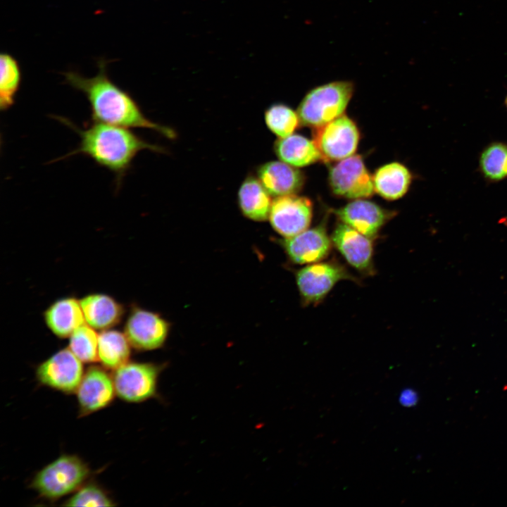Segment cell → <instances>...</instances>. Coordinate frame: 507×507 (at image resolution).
Returning a JSON list of instances; mask_svg holds the SVG:
<instances>
[{"instance_id": "obj_12", "label": "cell", "mask_w": 507, "mask_h": 507, "mask_svg": "<svg viewBox=\"0 0 507 507\" xmlns=\"http://www.w3.org/2000/svg\"><path fill=\"white\" fill-rule=\"evenodd\" d=\"M289 259L296 264H311L330 253L331 241L324 225L306 230L280 241Z\"/></svg>"}, {"instance_id": "obj_9", "label": "cell", "mask_w": 507, "mask_h": 507, "mask_svg": "<svg viewBox=\"0 0 507 507\" xmlns=\"http://www.w3.org/2000/svg\"><path fill=\"white\" fill-rule=\"evenodd\" d=\"M329 183L334 194L347 199L370 197L375 191L373 177L359 155H352L332 166Z\"/></svg>"}, {"instance_id": "obj_24", "label": "cell", "mask_w": 507, "mask_h": 507, "mask_svg": "<svg viewBox=\"0 0 507 507\" xmlns=\"http://www.w3.org/2000/svg\"><path fill=\"white\" fill-rule=\"evenodd\" d=\"M87 323L77 327L69 337L68 348L82 362L98 361L99 334Z\"/></svg>"}, {"instance_id": "obj_16", "label": "cell", "mask_w": 507, "mask_h": 507, "mask_svg": "<svg viewBox=\"0 0 507 507\" xmlns=\"http://www.w3.org/2000/svg\"><path fill=\"white\" fill-rule=\"evenodd\" d=\"M257 177L270 195L296 194L303 187L304 176L296 167L282 161H272L257 168Z\"/></svg>"}, {"instance_id": "obj_10", "label": "cell", "mask_w": 507, "mask_h": 507, "mask_svg": "<svg viewBox=\"0 0 507 507\" xmlns=\"http://www.w3.org/2000/svg\"><path fill=\"white\" fill-rule=\"evenodd\" d=\"M312 215L313 205L309 199L289 194L273 200L268 219L276 232L289 237L308 229Z\"/></svg>"}, {"instance_id": "obj_7", "label": "cell", "mask_w": 507, "mask_h": 507, "mask_svg": "<svg viewBox=\"0 0 507 507\" xmlns=\"http://www.w3.org/2000/svg\"><path fill=\"white\" fill-rule=\"evenodd\" d=\"M170 327V323L159 313L134 305L126 319L124 334L135 349L151 351L164 345Z\"/></svg>"}, {"instance_id": "obj_29", "label": "cell", "mask_w": 507, "mask_h": 507, "mask_svg": "<svg viewBox=\"0 0 507 507\" xmlns=\"http://www.w3.org/2000/svg\"><path fill=\"white\" fill-rule=\"evenodd\" d=\"M505 104H506V107H507V96H506V100H505Z\"/></svg>"}, {"instance_id": "obj_19", "label": "cell", "mask_w": 507, "mask_h": 507, "mask_svg": "<svg viewBox=\"0 0 507 507\" xmlns=\"http://www.w3.org/2000/svg\"><path fill=\"white\" fill-rule=\"evenodd\" d=\"M273 201L270 193L254 175L247 176L238 191V205L246 218L262 222L268 219Z\"/></svg>"}, {"instance_id": "obj_14", "label": "cell", "mask_w": 507, "mask_h": 507, "mask_svg": "<svg viewBox=\"0 0 507 507\" xmlns=\"http://www.w3.org/2000/svg\"><path fill=\"white\" fill-rule=\"evenodd\" d=\"M332 241L352 267L365 273L373 270V247L371 238L342 223L334 228Z\"/></svg>"}, {"instance_id": "obj_17", "label": "cell", "mask_w": 507, "mask_h": 507, "mask_svg": "<svg viewBox=\"0 0 507 507\" xmlns=\"http://www.w3.org/2000/svg\"><path fill=\"white\" fill-rule=\"evenodd\" d=\"M46 327L59 338L69 337L86 323L80 300L65 297L55 301L44 312Z\"/></svg>"}, {"instance_id": "obj_3", "label": "cell", "mask_w": 507, "mask_h": 507, "mask_svg": "<svg viewBox=\"0 0 507 507\" xmlns=\"http://www.w3.org/2000/svg\"><path fill=\"white\" fill-rule=\"evenodd\" d=\"M354 90L350 81H335L311 89L301 101L300 122L314 128L343 115Z\"/></svg>"}, {"instance_id": "obj_22", "label": "cell", "mask_w": 507, "mask_h": 507, "mask_svg": "<svg viewBox=\"0 0 507 507\" xmlns=\"http://www.w3.org/2000/svg\"><path fill=\"white\" fill-rule=\"evenodd\" d=\"M130 346L124 333L112 329L102 330L99 334L98 359L105 368L116 370L128 362Z\"/></svg>"}, {"instance_id": "obj_21", "label": "cell", "mask_w": 507, "mask_h": 507, "mask_svg": "<svg viewBox=\"0 0 507 507\" xmlns=\"http://www.w3.org/2000/svg\"><path fill=\"white\" fill-rule=\"evenodd\" d=\"M375 192L388 200L402 197L411 182V174L401 163H390L379 168L373 176Z\"/></svg>"}, {"instance_id": "obj_18", "label": "cell", "mask_w": 507, "mask_h": 507, "mask_svg": "<svg viewBox=\"0 0 507 507\" xmlns=\"http://www.w3.org/2000/svg\"><path fill=\"white\" fill-rule=\"evenodd\" d=\"M80 302L86 323L95 330L111 329L120 322L124 314L123 306L108 294H87Z\"/></svg>"}, {"instance_id": "obj_6", "label": "cell", "mask_w": 507, "mask_h": 507, "mask_svg": "<svg viewBox=\"0 0 507 507\" xmlns=\"http://www.w3.org/2000/svg\"><path fill=\"white\" fill-rule=\"evenodd\" d=\"M163 365L127 362L115 370L116 394L129 402H141L156 394L158 378Z\"/></svg>"}, {"instance_id": "obj_5", "label": "cell", "mask_w": 507, "mask_h": 507, "mask_svg": "<svg viewBox=\"0 0 507 507\" xmlns=\"http://www.w3.org/2000/svg\"><path fill=\"white\" fill-rule=\"evenodd\" d=\"M360 139L355 123L342 115L315 128L313 142L325 162L341 161L353 155Z\"/></svg>"}, {"instance_id": "obj_8", "label": "cell", "mask_w": 507, "mask_h": 507, "mask_svg": "<svg viewBox=\"0 0 507 507\" xmlns=\"http://www.w3.org/2000/svg\"><path fill=\"white\" fill-rule=\"evenodd\" d=\"M349 279L352 277L346 269L332 261L311 263L296 274V285L306 305L318 303L338 282Z\"/></svg>"}, {"instance_id": "obj_23", "label": "cell", "mask_w": 507, "mask_h": 507, "mask_svg": "<svg viewBox=\"0 0 507 507\" xmlns=\"http://www.w3.org/2000/svg\"><path fill=\"white\" fill-rule=\"evenodd\" d=\"M0 109H9L15 103L19 91L22 72L18 61L10 54L0 55Z\"/></svg>"}, {"instance_id": "obj_28", "label": "cell", "mask_w": 507, "mask_h": 507, "mask_svg": "<svg viewBox=\"0 0 507 507\" xmlns=\"http://www.w3.org/2000/svg\"><path fill=\"white\" fill-rule=\"evenodd\" d=\"M418 400L416 394L410 389L406 390L401 396V401L403 405L413 406Z\"/></svg>"}, {"instance_id": "obj_4", "label": "cell", "mask_w": 507, "mask_h": 507, "mask_svg": "<svg viewBox=\"0 0 507 507\" xmlns=\"http://www.w3.org/2000/svg\"><path fill=\"white\" fill-rule=\"evenodd\" d=\"M89 475L87 465L80 458L63 455L42 469L31 487L42 496L55 500L77 490Z\"/></svg>"}, {"instance_id": "obj_1", "label": "cell", "mask_w": 507, "mask_h": 507, "mask_svg": "<svg viewBox=\"0 0 507 507\" xmlns=\"http://www.w3.org/2000/svg\"><path fill=\"white\" fill-rule=\"evenodd\" d=\"M107 63L104 58L98 60V73L92 77L75 71L63 74L66 84L86 96L92 120L127 128L149 129L174 139L176 134L173 129L149 120L133 97L110 79Z\"/></svg>"}, {"instance_id": "obj_2", "label": "cell", "mask_w": 507, "mask_h": 507, "mask_svg": "<svg viewBox=\"0 0 507 507\" xmlns=\"http://www.w3.org/2000/svg\"><path fill=\"white\" fill-rule=\"evenodd\" d=\"M56 117L80 138L79 146L63 158L75 154L89 157L115 175L117 186L120 185L134 158L141 151L164 152L162 147L146 142L127 127L93 121L87 128L82 129L67 118Z\"/></svg>"}, {"instance_id": "obj_26", "label": "cell", "mask_w": 507, "mask_h": 507, "mask_svg": "<svg viewBox=\"0 0 507 507\" xmlns=\"http://www.w3.org/2000/svg\"><path fill=\"white\" fill-rule=\"evenodd\" d=\"M480 166L485 177L499 181L507 177V144L493 143L482 151Z\"/></svg>"}, {"instance_id": "obj_11", "label": "cell", "mask_w": 507, "mask_h": 507, "mask_svg": "<svg viewBox=\"0 0 507 507\" xmlns=\"http://www.w3.org/2000/svg\"><path fill=\"white\" fill-rule=\"evenodd\" d=\"M38 380L65 393L77 390L84 375L81 361L69 348L63 349L42 362L37 368Z\"/></svg>"}, {"instance_id": "obj_13", "label": "cell", "mask_w": 507, "mask_h": 507, "mask_svg": "<svg viewBox=\"0 0 507 507\" xmlns=\"http://www.w3.org/2000/svg\"><path fill=\"white\" fill-rule=\"evenodd\" d=\"M76 392L82 415L107 406L116 394L113 379L104 369L96 365L89 367L84 373Z\"/></svg>"}, {"instance_id": "obj_20", "label": "cell", "mask_w": 507, "mask_h": 507, "mask_svg": "<svg viewBox=\"0 0 507 507\" xmlns=\"http://www.w3.org/2000/svg\"><path fill=\"white\" fill-rule=\"evenodd\" d=\"M274 151L280 161L296 168L304 167L321 160L313 140L300 134L279 137L275 142Z\"/></svg>"}, {"instance_id": "obj_25", "label": "cell", "mask_w": 507, "mask_h": 507, "mask_svg": "<svg viewBox=\"0 0 507 507\" xmlns=\"http://www.w3.org/2000/svg\"><path fill=\"white\" fill-rule=\"evenodd\" d=\"M268 129L278 137H286L294 133L299 125L297 112L282 104H275L265 112Z\"/></svg>"}, {"instance_id": "obj_27", "label": "cell", "mask_w": 507, "mask_h": 507, "mask_svg": "<svg viewBox=\"0 0 507 507\" xmlns=\"http://www.w3.org/2000/svg\"><path fill=\"white\" fill-rule=\"evenodd\" d=\"M66 506H112L115 504L106 493L95 484L80 488L64 504Z\"/></svg>"}, {"instance_id": "obj_15", "label": "cell", "mask_w": 507, "mask_h": 507, "mask_svg": "<svg viewBox=\"0 0 507 507\" xmlns=\"http://www.w3.org/2000/svg\"><path fill=\"white\" fill-rule=\"evenodd\" d=\"M342 223L365 236L375 237L391 214L376 204L357 199L335 211Z\"/></svg>"}]
</instances>
